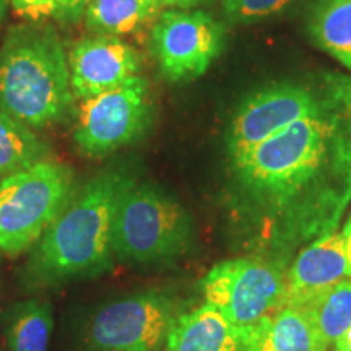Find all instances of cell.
Masks as SVG:
<instances>
[{
	"label": "cell",
	"mask_w": 351,
	"mask_h": 351,
	"mask_svg": "<svg viewBox=\"0 0 351 351\" xmlns=\"http://www.w3.org/2000/svg\"><path fill=\"white\" fill-rule=\"evenodd\" d=\"M19 15L32 21H43L46 19H57L56 0H8Z\"/></svg>",
	"instance_id": "obj_21"
},
{
	"label": "cell",
	"mask_w": 351,
	"mask_h": 351,
	"mask_svg": "<svg viewBox=\"0 0 351 351\" xmlns=\"http://www.w3.org/2000/svg\"><path fill=\"white\" fill-rule=\"evenodd\" d=\"M150 124V86L145 78L134 77L114 90L83 99L73 140L83 155L103 158L134 143Z\"/></svg>",
	"instance_id": "obj_7"
},
{
	"label": "cell",
	"mask_w": 351,
	"mask_h": 351,
	"mask_svg": "<svg viewBox=\"0 0 351 351\" xmlns=\"http://www.w3.org/2000/svg\"><path fill=\"white\" fill-rule=\"evenodd\" d=\"M223 26L202 10L169 8L158 15L152 29V52L169 82L195 80L219 56Z\"/></svg>",
	"instance_id": "obj_9"
},
{
	"label": "cell",
	"mask_w": 351,
	"mask_h": 351,
	"mask_svg": "<svg viewBox=\"0 0 351 351\" xmlns=\"http://www.w3.org/2000/svg\"><path fill=\"white\" fill-rule=\"evenodd\" d=\"M285 275L274 262L231 258L204 276L200 291L236 332H243L285 306Z\"/></svg>",
	"instance_id": "obj_6"
},
{
	"label": "cell",
	"mask_w": 351,
	"mask_h": 351,
	"mask_svg": "<svg viewBox=\"0 0 351 351\" xmlns=\"http://www.w3.org/2000/svg\"><path fill=\"white\" fill-rule=\"evenodd\" d=\"M333 346H335V351H351V328L346 330L343 335L333 343Z\"/></svg>",
	"instance_id": "obj_25"
},
{
	"label": "cell",
	"mask_w": 351,
	"mask_h": 351,
	"mask_svg": "<svg viewBox=\"0 0 351 351\" xmlns=\"http://www.w3.org/2000/svg\"><path fill=\"white\" fill-rule=\"evenodd\" d=\"M291 0H223L226 16L232 21H254L282 10Z\"/></svg>",
	"instance_id": "obj_20"
},
{
	"label": "cell",
	"mask_w": 351,
	"mask_h": 351,
	"mask_svg": "<svg viewBox=\"0 0 351 351\" xmlns=\"http://www.w3.org/2000/svg\"><path fill=\"white\" fill-rule=\"evenodd\" d=\"M192 241L187 210L152 184L134 182L117 207L112 226V254L135 263L173 261Z\"/></svg>",
	"instance_id": "obj_5"
},
{
	"label": "cell",
	"mask_w": 351,
	"mask_h": 351,
	"mask_svg": "<svg viewBox=\"0 0 351 351\" xmlns=\"http://www.w3.org/2000/svg\"><path fill=\"white\" fill-rule=\"evenodd\" d=\"M301 309L306 311L326 343L333 345L351 328V280H341Z\"/></svg>",
	"instance_id": "obj_19"
},
{
	"label": "cell",
	"mask_w": 351,
	"mask_h": 351,
	"mask_svg": "<svg viewBox=\"0 0 351 351\" xmlns=\"http://www.w3.org/2000/svg\"><path fill=\"white\" fill-rule=\"evenodd\" d=\"M351 278L340 232H326L300 252L285 275V304L306 307L341 280Z\"/></svg>",
	"instance_id": "obj_12"
},
{
	"label": "cell",
	"mask_w": 351,
	"mask_h": 351,
	"mask_svg": "<svg viewBox=\"0 0 351 351\" xmlns=\"http://www.w3.org/2000/svg\"><path fill=\"white\" fill-rule=\"evenodd\" d=\"M56 3H57V12H59L57 20L70 21V23H73V21H78L80 19H83L90 0H56Z\"/></svg>",
	"instance_id": "obj_22"
},
{
	"label": "cell",
	"mask_w": 351,
	"mask_h": 351,
	"mask_svg": "<svg viewBox=\"0 0 351 351\" xmlns=\"http://www.w3.org/2000/svg\"><path fill=\"white\" fill-rule=\"evenodd\" d=\"M213 2V0H160L163 7L169 8H181V10H191V8L199 7L202 3Z\"/></svg>",
	"instance_id": "obj_23"
},
{
	"label": "cell",
	"mask_w": 351,
	"mask_h": 351,
	"mask_svg": "<svg viewBox=\"0 0 351 351\" xmlns=\"http://www.w3.org/2000/svg\"><path fill=\"white\" fill-rule=\"evenodd\" d=\"M73 171L43 160L0 179V252L32 251L75 192Z\"/></svg>",
	"instance_id": "obj_4"
},
{
	"label": "cell",
	"mask_w": 351,
	"mask_h": 351,
	"mask_svg": "<svg viewBox=\"0 0 351 351\" xmlns=\"http://www.w3.org/2000/svg\"><path fill=\"white\" fill-rule=\"evenodd\" d=\"M54 317L46 300L21 301L10 309L5 320L7 351H47Z\"/></svg>",
	"instance_id": "obj_16"
},
{
	"label": "cell",
	"mask_w": 351,
	"mask_h": 351,
	"mask_svg": "<svg viewBox=\"0 0 351 351\" xmlns=\"http://www.w3.org/2000/svg\"><path fill=\"white\" fill-rule=\"evenodd\" d=\"M7 8H8V0H0V23H2L3 19H5Z\"/></svg>",
	"instance_id": "obj_26"
},
{
	"label": "cell",
	"mask_w": 351,
	"mask_h": 351,
	"mask_svg": "<svg viewBox=\"0 0 351 351\" xmlns=\"http://www.w3.org/2000/svg\"><path fill=\"white\" fill-rule=\"evenodd\" d=\"M326 98L298 83H276L243 101L228 130V152L238 156L293 122L317 112Z\"/></svg>",
	"instance_id": "obj_10"
},
{
	"label": "cell",
	"mask_w": 351,
	"mask_h": 351,
	"mask_svg": "<svg viewBox=\"0 0 351 351\" xmlns=\"http://www.w3.org/2000/svg\"><path fill=\"white\" fill-rule=\"evenodd\" d=\"M241 351H327L314 322L304 309L282 306L256 326L238 332Z\"/></svg>",
	"instance_id": "obj_13"
},
{
	"label": "cell",
	"mask_w": 351,
	"mask_h": 351,
	"mask_svg": "<svg viewBox=\"0 0 351 351\" xmlns=\"http://www.w3.org/2000/svg\"><path fill=\"white\" fill-rule=\"evenodd\" d=\"M341 238H343V245H345V254H346V262H348V270L351 276V217L343 228V231L340 232Z\"/></svg>",
	"instance_id": "obj_24"
},
{
	"label": "cell",
	"mask_w": 351,
	"mask_h": 351,
	"mask_svg": "<svg viewBox=\"0 0 351 351\" xmlns=\"http://www.w3.org/2000/svg\"><path fill=\"white\" fill-rule=\"evenodd\" d=\"M161 351H241V346L236 328L204 302L176 317Z\"/></svg>",
	"instance_id": "obj_14"
},
{
	"label": "cell",
	"mask_w": 351,
	"mask_h": 351,
	"mask_svg": "<svg viewBox=\"0 0 351 351\" xmlns=\"http://www.w3.org/2000/svg\"><path fill=\"white\" fill-rule=\"evenodd\" d=\"M49 148L34 132L0 109V178L49 160Z\"/></svg>",
	"instance_id": "obj_18"
},
{
	"label": "cell",
	"mask_w": 351,
	"mask_h": 351,
	"mask_svg": "<svg viewBox=\"0 0 351 351\" xmlns=\"http://www.w3.org/2000/svg\"><path fill=\"white\" fill-rule=\"evenodd\" d=\"M75 96L64 44L52 26L12 28L0 47V109L29 129L67 119Z\"/></svg>",
	"instance_id": "obj_3"
},
{
	"label": "cell",
	"mask_w": 351,
	"mask_h": 351,
	"mask_svg": "<svg viewBox=\"0 0 351 351\" xmlns=\"http://www.w3.org/2000/svg\"><path fill=\"white\" fill-rule=\"evenodd\" d=\"M309 28L320 49L351 70V0H320Z\"/></svg>",
	"instance_id": "obj_17"
},
{
	"label": "cell",
	"mask_w": 351,
	"mask_h": 351,
	"mask_svg": "<svg viewBox=\"0 0 351 351\" xmlns=\"http://www.w3.org/2000/svg\"><path fill=\"white\" fill-rule=\"evenodd\" d=\"M163 8L160 0H90L83 19L96 34L119 36L142 28Z\"/></svg>",
	"instance_id": "obj_15"
},
{
	"label": "cell",
	"mask_w": 351,
	"mask_h": 351,
	"mask_svg": "<svg viewBox=\"0 0 351 351\" xmlns=\"http://www.w3.org/2000/svg\"><path fill=\"white\" fill-rule=\"evenodd\" d=\"M75 99H88L137 77V51L117 36L96 34L78 41L67 57Z\"/></svg>",
	"instance_id": "obj_11"
},
{
	"label": "cell",
	"mask_w": 351,
	"mask_h": 351,
	"mask_svg": "<svg viewBox=\"0 0 351 351\" xmlns=\"http://www.w3.org/2000/svg\"><path fill=\"white\" fill-rule=\"evenodd\" d=\"M134 182L129 171L112 168L75 189L32 249L28 278L38 285H56L106 270L114 256V218Z\"/></svg>",
	"instance_id": "obj_2"
},
{
	"label": "cell",
	"mask_w": 351,
	"mask_h": 351,
	"mask_svg": "<svg viewBox=\"0 0 351 351\" xmlns=\"http://www.w3.org/2000/svg\"><path fill=\"white\" fill-rule=\"evenodd\" d=\"M163 293L147 291L98 309L85 330L88 351H161L178 317Z\"/></svg>",
	"instance_id": "obj_8"
},
{
	"label": "cell",
	"mask_w": 351,
	"mask_h": 351,
	"mask_svg": "<svg viewBox=\"0 0 351 351\" xmlns=\"http://www.w3.org/2000/svg\"><path fill=\"white\" fill-rule=\"evenodd\" d=\"M231 160L249 200L265 212L288 219L340 215L351 194V90L339 86L317 112Z\"/></svg>",
	"instance_id": "obj_1"
}]
</instances>
